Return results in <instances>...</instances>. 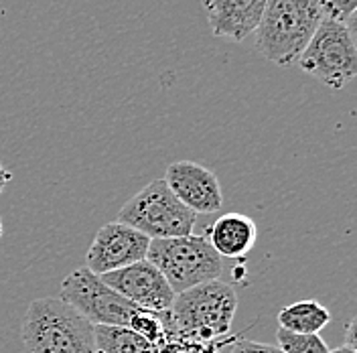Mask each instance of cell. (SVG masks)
Returning <instances> with one entry per match:
<instances>
[{"mask_svg":"<svg viewBox=\"0 0 357 353\" xmlns=\"http://www.w3.org/2000/svg\"><path fill=\"white\" fill-rule=\"evenodd\" d=\"M238 309V294L231 285L211 280L175 296L165 313L169 339L187 347L205 345L227 337Z\"/></svg>","mask_w":357,"mask_h":353,"instance_id":"1","label":"cell"},{"mask_svg":"<svg viewBox=\"0 0 357 353\" xmlns=\"http://www.w3.org/2000/svg\"><path fill=\"white\" fill-rule=\"evenodd\" d=\"M26 353H98L93 325L59 296L33 301L22 317Z\"/></svg>","mask_w":357,"mask_h":353,"instance_id":"2","label":"cell"},{"mask_svg":"<svg viewBox=\"0 0 357 353\" xmlns=\"http://www.w3.org/2000/svg\"><path fill=\"white\" fill-rule=\"evenodd\" d=\"M321 21L319 0H266L256 27V49L276 66H290L311 41Z\"/></svg>","mask_w":357,"mask_h":353,"instance_id":"3","label":"cell"},{"mask_svg":"<svg viewBox=\"0 0 357 353\" xmlns=\"http://www.w3.org/2000/svg\"><path fill=\"white\" fill-rule=\"evenodd\" d=\"M146 260L165 276L175 294L220 280L223 258L203 236H181L167 240H151Z\"/></svg>","mask_w":357,"mask_h":353,"instance_id":"4","label":"cell"},{"mask_svg":"<svg viewBox=\"0 0 357 353\" xmlns=\"http://www.w3.org/2000/svg\"><path fill=\"white\" fill-rule=\"evenodd\" d=\"M296 61L327 88H345L357 73L356 21L345 24L323 19Z\"/></svg>","mask_w":357,"mask_h":353,"instance_id":"5","label":"cell"},{"mask_svg":"<svg viewBox=\"0 0 357 353\" xmlns=\"http://www.w3.org/2000/svg\"><path fill=\"white\" fill-rule=\"evenodd\" d=\"M118 221L149 240H167L193 234L197 216L173 195L165 179H155L122 205Z\"/></svg>","mask_w":357,"mask_h":353,"instance_id":"6","label":"cell"},{"mask_svg":"<svg viewBox=\"0 0 357 353\" xmlns=\"http://www.w3.org/2000/svg\"><path fill=\"white\" fill-rule=\"evenodd\" d=\"M59 299H63L91 325L128 327L136 310L140 309L120 296L88 268H75L71 274H67L61 283Z\"/></svg>","mask_w":357,"mask_h":353,"instance_id":"7","label":"cell"},{"mask_svg":"<svg viewBox=\"0 0 357 353\" xmlns=\"http://www.w3.org/2000/svg\"><path fill=\"white\" fill-rule=\"evenodd\" d=\"M149 246L151 240L138 230L118 220L110 221L98 230L86 256V268L96 276H104L108 272L146 260Z\"/></svg>","mask_w":357,"mask_h":353,"instance_id":"8","label":"cell"},{"mask_svg":"<svg viewBox=\"0 0 357 353\" xmlns=\"http://www.w3.org/2000/svg\"><path fill=\"white\" fill-rule=\"evenodd\" d=\"M100 278L120 296H124L140 309L156 313L169 310L177 296L165 280V276L149 260H140L136 264L114 270Z\"/></svg>","mask_w":357,"mask_h":353,"instance_id":"9","label":"cell"},{"mask_svg":"<svg viewBox=\"0 0 357 353\" xmlns=\"http://www.w3.org/2000/svg\"><path fill=\"white\" fill-rule=\"evenodd\" d=\"M165 183L173 195L195 216L215 213L223 207L222 185L215 173L193 160H175L167 167Z\"/></svg>","mask_w":357,"mask_h":353,"instance_id":"10","label":"cell"},{"mask_svg":"<svg viewBox=\"0 0 357 353\" xmlns=\"http://www.w3.org/2000/svg\"><path fill=\"white\" fill-rule=\"evenodd\" d=\"M215 37L240 43L260 22L266 0H201Z\"/></svg>","mask_w":357,"mask_h":353,"instance_id":"11","label":"cell"},{"mask_svg":"<svg viewBox=\"0 0 357 353\" xmlns=\"http://www.w3.org/2000/svg\"><path fill=\"white\" fill-rule=\"evenodd\" d=\"M203 236L222 258H245L258 240V227L245 213H223L213 221Z\"/></svg>","mask_w":357,"mask_h":353,"instance_id":"12","label":"cell"},{"mask_svg":"<svg viewBox=\"0 0 357 353\" xmlns=\"http://www.w3.org/2000/svg\"><path fill=\"white\" fill-rule=\"evenodd\" d=\"M276 319H278L280 329H284V331L319 335L329 325L331 313L325 305H321L312 299H303V301H296V303L287 305L284 309L278 310Z\"/></svg>","mask_w":357,"mask_h":353,"instance_id":"13","label":"cell"},{"mask_svg":"<svg viewBox=\"0 0 357 353\" xmlns=\"http://www.w3.org/2000/svg\"><path fill=\"white\" fill-rule=\"evenodd\" d=\"M98 353H156L158 347L128 327L93 325Z\"/></svg>","mask_w":357,"mask_h":353,"instance_id":"14","label":"cell"},{"mask_svg":"<svg viewBox=\"0 0 357 353\" xmlns=\"http://www.w3.org/2000/svg\"><path fill=\"white\" fill-rule=\"evenodd\" d=\"M276 343H278L276 347L282 353H329V347L321 339V335H305V333L278 329Z\"/></svg>","mask_w":357,"mask_h":353,"instance_id":"15","label":"cell"},{"mask_svg":"<svg viewBox=\"0 0 357 353\" xmlns=\"http://www.w3.org/2000/svg\"><path fill=\"white\" fill-rule=\"evenodd\" d=\"M319 8L323 13V19L349 24L356 21L357 0H319Z\"/></svg>","mask_w":357,"mask_h":353,"instance_id":"16","label":"cell"},{"mask_svg":"<svg viewBox=\"0 0 357 353\" xmlns=\"http://www.w3.org/2000/svg\"><path fill=\"white\" fill-rule=\"evenodd\" d=\"M222 353H282L276 345L260 343V341H250L242 337H227L223 343Z\"/></svg>","mask_w":357,"mask_h":353,"instance_id":"17","label":"cell"},{"mask_svg":"<svg viewBox=\"0 0 357 353\" xmlns=\"http://www.w3.org/2000/svg\"><path fill=\"white\" fill-rule=\"evenodd\" d=\"M183 352V345L175 341V339H169L167 343H162L160 347H158V352L156 353H178Z\"/></svg>","mask_w":357,"mask_h":353,"instance_id":"18","label":"cell"},{"mask_svg":"<svg viewBox=\"0 0 357 353\" xmlns=\"http://www.w3.org/2000/svg\"><path fill=\"white\" fill-rule=\"evenodd\" d=\"M10 181H13V173L0 163V195H2V191L6 189V185H8Z\"/></svg>","mask_w":357,"mask_h":353,"instance_id":"19","label":"cell"},{"mask_svg":"<svg viewBox=\"0 0 357 353\" xmlns=\"http://www.w3.org/2000/svg\"><path fill=\"white\" fill-rule=\"evenodd\" d=\"M329 353H357L356 345H349V343H343L335 350H329Z\"/></svg>","mask_w":357,"mask_h":353,"instance_id":"20","label":"cell"},{"mask_svg":"<svg viewBox=\"0 0 357 353\" xmlns=\"http://www.w3.org/2000/svg\"><path fill=\"white\" fill-rule=\"evenodd\" d=\"M2 234H4V225H2V220H0V238H2Z\"/></svg>","mask_w":357,"mask_h":353,"instance_id":"21","label":"cell"},{"mask_svg":"<svg viewBox=\"0 0 357 353\" xmlns=\"http://www.w3.org/2000/svg\"><path fill=\"white\" fill-rule=\"evenodd\" d=\"M178 353H193V352H187V350H183V352H178Z\"/></svg>","mask_w":357,"mask_h":353,"instance_id":"22","label":"cell"}]
</instances>
